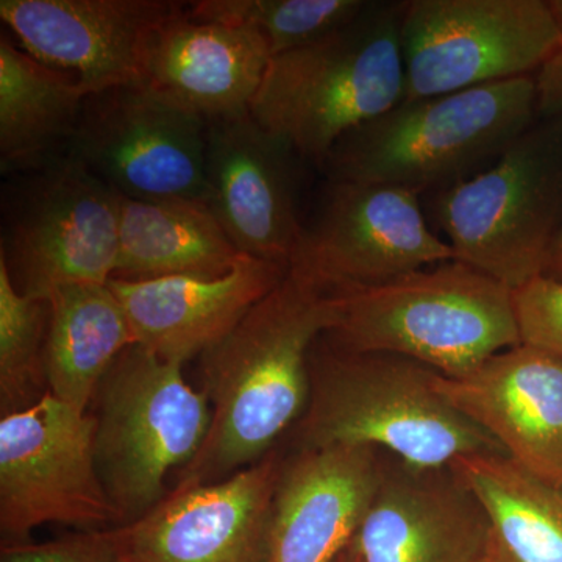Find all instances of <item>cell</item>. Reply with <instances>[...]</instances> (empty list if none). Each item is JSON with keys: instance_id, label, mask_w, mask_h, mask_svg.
I'll use <instances>...</instances> for the list:
<instances>
[{"instance_id": "6da1fadb", "label": "cell", "mask_w": 562, "mask_h": 562, "mask_svg": "<svg viewBox=\"0 0 562 562\" xmlns=\"http://www.w3.org/2000/svg\"><path fill=\"white\" fill-rule=\"evenodd\" d=\"M331 322V299L288 272L221 342L201 355L213 419L176 484L222 482L268 457L312 394L310 357Z\"/></svg>"}, {"instance_id": "7a4b0ae2", "label": "cell", "mask_w": 562, "mask_h": 562, "mask_svg": "<svg viewBox=\"0 0 562 562\" xmlns=\"http://www.w3.org/2000/svg\"><path fill=\"white\" fill-rule=\"evenodd\" d=\"M312 394L288 450L364 446L424 468L505 450L436 390L438 372L386 351H349L317 339Z\"/></svg>"}, {"instance_id": "3957f363", "label": "cell", "mask_w": 562, "mask_h": 562, "mask_svg": "<svg viewBox=\"0 0 562 562\" xmlns=\"http://www.w3.org/2000/svg\"><path fill=\"white\" fill-rule=\"evenodd\" d=\"M538 117L535 77L403 101L344 135L321 171L424 199L490 169Z\"/></svg>"}, {"instance_id": "277c9868", "label": "cell", "mask_w": 562, "mask_h": 562, "mask_svg": "<svg viewBox=\"0 0 562 562\" xmlns=\"http://www.w3.org/2000/svg\"><path fill=\"white\" fill-rule=\"evenodd\" d=\"M330 299L325 341L402 355L449 379L520 344L512 288L457 260Z\"/></svg>"}, {"instance_id": "5b68a950", "label": "cell", "mask_w": 562, "mask_h": 562, "mask_svg": "<svg viewBox=\"0 0 562 562\" xmlns=\"http://www.w3.org/2000/svg\"><path fill=\"white\" fill-rule=\"evenodd\" d=\"M403 9L405 0H371L338 31L272 57L251 116L321 169L344 135L405 99Z\"/></svg>"}, {"instance_id": "8992f818", "label": "cell", "mask_w": 562, "mask_h": 562, "mask_svg": "<svg viewBox=\"0 0 562 562\" xmlns=\"http://www.w3.org/2000/svg\"><path fill=\"white\" fill-rule=\"evenodd\" d=\"M425 199L453 260L513 291L542 276L562 224V117L539 116L490 169Z\"/></svg>"}, {"instance_id": "52a82bcc", "label": "cell", "mask_w": 562, "mask_h": 562, "mask_svg": "<svg viewBox=\"0 0 562 562\" xmlns=\"http://www.w3.org/2000/svg\"><path fill=\"white\" fill-rule=\"evenodd\" d=\"M94 401L99 475L125 524L133 522L169 494V473L201 452L213 409L184 379L183 364L138 344L117 358Z\"/></svg>"}, {"instance_id": "ba28073f", "label": "cell", "mask_w": 562, "mask_h": 562, "mask_svg": "<svg viewBox=\"0 0 562 562\" xmlns=\"http://www.w3.org/2000/svg\"><path fill=\"white\" fill-rule=\"evenodd\" d=\"M0 260L21 294L106 284L120 254V194L74 158L2 184Z\"/></svg>"}, {"instance_id": "9c48e42d", "label": "cell", "mask_w": 562, "mask_h": 562, "mask_svg": "<svg viewBox=\"0 0 562 562\" xmlns=\"http://www.w3.org/2000/svg\"><path fill=\"white\" fill-rule=\"evenodd\" d=\"M405 99L535 77L562 47L547 0H405Z\"/></svg>"}, {"instance_id": "30bf717a", "label": "cell", "mask_w": 562, "mask_h": 562, "mask_svg": "<svg viewBox=\"0 0 562 562\" xmlns=\"http://www.w3.org/2000/svg\"><path fill=\"white\" fill-rule=\"evenodd\" d=\"M95 417L52 394L0 419L2 547L31 542L47 524L79 531L125 524L95 464Z\"/></svg>"}, {"instance_id": "8fae6325", "label": "cell", "mask_w": 562, "mask_h": 562, "mask_svg": "<svg viewBox=\"0 0 562 562\" xmlns=\"http://www.w3.org/2000/svg\"><path fill=\"white\" fill-rule=\"evenodd\" d=\"M453 260L419 195L379 183L327 180L303 221L288 272L325 295L379 286Z\"/></svg>"}, {"instance_id": "7c38bea8", "label": "cell", "mask_w": 562, "mask_h": 562, "mask_svg": "<svg viewBox=\"0 0 562 562\" xmlns=\"http://www.w3.org/2000/svg\"><path fill=\"white\" fill-rule=\"evenodd\" d=\"M206 121L146 81L87 95L69 157L121 198L205 203Z\"/></svg>"}, {"instance_id": "4fadbf2b", "label": "cell", "mask_w": 562, "mask_h": 562, "mask_svg": "<svg viewBox=\"0 0 562 562\" xmlns=\"http://www.w3.org/2000/svg\"><path fill=\"white\" fill-rule=\"evenodd\" d=\"M283 447L235 475L177 484L149 513L113 528L117 562H269Z\"/></svg>"}, {"instance_id": "5bb4252c", "label": "cell", "mask_w": 562, "mask_h": 562, "mask_svg": "<svg viewBox=\"0 0 562 562\" xmlns=\"http://www.w3.org/2000/svg\"><path fill=\"white\" fill-rule=\"evenodd\" d=\"M250 111L206 122L205 203L244 255L288 266L303 227L302 168Z\"/></svg>"}, {"instance_id": "9a60e30c", "label": "cell", "mask_w": 562, "mask_h": 562, "mask_svg": "<svg viewBox=\"0 0 562 562\" xmlns=\"http://www.w3.org/2000/svg\"><path fill=\"white\" fill-rule=\"evenodd\" d=\"M176 0H0L22 50L88 92L144 81L155 33L184 10Z\"/></svg>"}, {"instance_id": "2e32d148", "label": "cell", "mask_w": 562, "mask_h": 562, "mask_svg": "<svg viewBox=\"0 0 562 562\" xmlns=\"http://www.w3.org/2000/svg\"><path fill=\"white\" fill-rule=\"evenodd\" d=\"M349 549L360 562H487L490 524L450 465L424 468L384 453Z\"/></svg>"}, {"instance_id": "e0dca14e", "label": "cell", "mask_w": 562, "mask_h": 562, "mask_svg": "<svg viewBox=\"0 0 562 562\" xmlns=\"http://www.w3.org/2000/svg\"><path fill=\"white\" fill-rule=\"evenodd\" d=\"M436 390L486 431L509 460L562 490V357L519 346Z\"/></svg>"}, {"instance_id": "ac0fdd59", "label": "cell", "mask_w": 562, "mask_h": 562, "mask_svg": "<svg viewBox=\"0 0 562 562\" xmlns=\"http://www.w3.org/2000/svg\"><path fill=\"white\" fill-rule=\"evenodd\" d=\"M284 450L269 562H333L368 512L386 452L364 446Z\"/></svg>"}, {"instance_id": "d6986e66", "label": "cell", "mask_w": 562, "mask_h": 562, "mask_svg": "<svg viewBox=\"0 0 562 562\" xmlns=\"http://www.w3.org/2000/svg\"><path fill=\"white\" fill-rule=\"evenodd\" d=\"M286 273L288 266L244 257L220 279H111L109 286L124 306L136 344L184 366L232 333Z\"/></svg>"}, {"instance_id": "ffe728a7", "label": "cell", "mask_w": 562, "mask_h": 562, "mask_svg": "<svg viewBox=\"0 0 562 562\" xmlns=\"http://www.w3.org/2000/svg\"><path fill=\"white\" fill-rule=\"evenodd\" d=\"M272 60L247 27L192 20L188 5L155 33L144 81L206 122L250 111Z\"/></svg>"}, {"instance_id": "44dd1931", "label": "cell", "mask_w": 562, "mask_h": 562, "mask_svg": "<svg viewBox=\"0 0 562 562\" xmlns=\"http://www.w3.org/2000/svg\"><path fill=\"white\" fill-rule=\"evenodd\" d=\"M87 88L0 36V172L38 171L69 157Z\"/></svg>"}, {"instance_id": "7402d4cb", "label": "cell", "mask_w": 562, "mask_h": 562, "mask_svg": "<svg viewBox=\"0 0 562 562\" xmlns=\"http://www.w3.org/2000/svg\"><path fill=\"white\" fill-rule=\"evenodd\" d=\"M244 257L206 203L120 195V254L113 280L220 279Z\"/></svg>"}, {"instance_id": "603a6c76", "label": "cell", "mask_w": 562, "mask_h": 562, "mask_svg": "<svg viewBox=\"0 0 562 562\" xmlns=\"http://www.w3.org/2000/svg\"><path fill=\"white\" fill-rule=\"evenodd\" d=\"M44 350L47 390L88 412L103 376L136 338L120 299L106 284H65L50 292Z\"/></svg>"}, {"instance_id": "cb8c5ba5", "label": "cell", "mask_w": 562, "mask_h": 562, "mask_svg": "<svg viewBox=\"0 0 562 562\" xmlns=\"http://www.w3.org/2000/svg\"><path fill=\"white\" fill-rule=\"evenodd\" d=\"M450 468L486 513L487 562H562V490L501 453L469 454Z\"/></svg>"}, {"instance_id": "d4e9b609", "label": "cell", "mask_w": 562, "mask_h": 562, "mask_svg": "<svg viewBox=\"0 0 562 562\" xmlns=\"http://www.w3.org/2000/svg\"><path fill=\"white\" fill-rule=\"evenodd\" d=\"M371 0H198L192 20L247 27L268 41L272 57L301 49L360 16Z\"/></svg>"}, {"instance_id": "484cf974", "label": "cell", "mask_w": 562, "mask_h": 562, "mask_svg": "<svg viewBox=\"0 0 562 562\" xmlns=\"http://www.w3.org/2000/svg\"><path fill=\"white\" fill-rule=\"evenodd\" d=\"M49 302L21 294L0 260V408L2 416L40 402L47 390L44 372Z\"/></svg>"}, {"instance_id": "4316f807", "label": "cell", "mask_w": 562, "mask_h": 562, "mask_svg": "<svg viewBox=\"0 0 562 562\" xmlns=\"http://www.w3.org/2000/svg\"><path fill=\"white\" fill-rule=\"evenodd\" d=\"M520 344L562 357V280L539 276L513 291Z\"/></svg>"}, {"instance_id": "83f0119b", "label": "cell", "mask_w": 562, "mask_h": 562, "mask_svg": "<svg viewBox=\"0 0 562 562\" xmlns=\"http://www.w3.org/2000/svg\"><path fill=\"white\" fill-rule=\"evenodd\" d=\"M0 562H117L113 528L79 531L50 542L2 547Z\"/></svg>"}, {"instance_id": "f1b7e54d", "label": "cell", "mask_w": 562, "mask_h": 562, "mask_svg": "<svg viewBox=\"0 0 562 562\" xmlns=\"http://www.w3.org/2000/svg\"><path fill=\"white\" fill-rule=\"evenodd\" d=\"M539 116L562 117V47L535 76Z\"/></svg>"}, {"instance_id": "f546056e", "label": "cell", "mask_w": 562, "mask_h": 562, "mask_svg": "<svg viewBox=\"0 0 562 562\" xmlns=\"http://www.w3.org/2000/svg\"><path fill=\"white\" fill-rule=\"evenodd\" d=\"M542 276L550 279L562 280V224L550 244L549 254H547L546 268Z\"/></svg>"}, {"instance_id": "4dcf8cb0", "label": "cell", "mask_w": 562, "mask_h": 562, "mask_svg": "<svg viewBox=\"0 0 562 562\" xmlns=\"http://www.w3.org/2000/svg\"><path fill=\"white\" fill-rule=\"evenodd\" d=\"M547 5H549L554 24H557L558 31H560L562 36V0H547Z\"/></svg>"}, {"instance_id": "1f68e13d", "label": "cell", "mask_w": 562, "mask_h": 562, "mask_svg": "<svg viewBox=\"0 0 562 562\" xmlns=\"http://www.w3.org/2000/svg\"><path fill=\"white\" fill-rule=\"evenodd\" d=\"M333 562H360V560H358L357 554L351 552L349 546H347L346 549H344L342 552L339 553Z\"/></svg>"}]
</instances>
